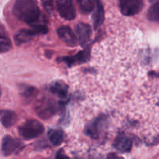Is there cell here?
Instances as JSON below:
<instances>
[{
  "label": "cell",
  "instance_id": "obj_1",
  "mask_svg": "<svg viewBox=\"0 0 159 159\" xmlns=\"http://www.w3.org/2000/svg\"><path fill=\"white\" fill-rule=\"evenodd\" d=\"M12 11L16 18L29 24L36 23L40 16L38 6L32 0H17Z\"/></svg>",
  "mask_w": 159,
  "mask_h": 159
},
{
  "label": "cell",
  "instance_id": "obj_2",
  "mask_svg": "<svg viewBox=\"0 0 159 159\" xmlns=\"http://www.w3.org/2000/svg\"><path fill=\"white\" fill-rule=\"evenodd\" d=\"M18 132L23 139L31 140L43 134L44 127L36 120H28L19 127Z\"/></svg>",
  "mask_w": 159,
  "mask_h": 159
},
{
  "label": "cell",
  "instance_id": "obj_3",
  "mask_svg": "<svg viewBox=\"0 0 159 159\" xmlns=\"http://www.w3.org/2000/svg\"><path fill=\"white\" fill-rule=\"evenodd\" d=\"M144 6L141 0H122L119 2V8L124 16H130L138 13Z\"/></svg>",
  "mask_w": 159,
  "mask_h": 159
},
{
  "label": "cell",
  "instance_id": "obj_4",
  "mask_svg": "<svg viewBox=\"0 0 159 159\" xmlns=\"http://www.w3.org/2000/svg\"><path fill=\"white\" fill-rule=\"evenodd\" d=\"M56 8L59 15L67 20H72L76 17L74 4L69 0H58L56 2Z\"/></svg>",
  "mask_w": 159,
  "mask_h": 159
},
{
  "label": "cell",
  "instance_id": "obj_5",
  "mask_svg": "<svg viewBox=\"0 0 159 159\" xmlns=\"http://www.w3.org/2000/svg\"><path fill=\"white\" fill-rule=\"evenodd\" d=\"M21 142L18 140L9 135H6L3 138L2 142V152L5 156H9L12 154L16 153L21 148Z\"/></svg>",
  "mask_w": 159,
  "mask_h": 159
},
{
  "label": "cell",
  "instance_id": "obj_6",
  "mask_svg": "<svg viewBox=\"0 0 159 159\" xmlns=\"http://www.w3.org/2000/svg\"><path fill=\"white\" fill-rule=\"evenodd\" d=\"M57 33L58 34L59 37L61 40L65 43L68 45V46L74 47L77 45L78 39L76 37L75 34L72 31V30L70 27L66 26H60L58 29L57 30Z\"/></svg>",
  "mask_w": 159,
  "mask_h": 159
},
{
  "label": "cell",
  "instance_id": "obj_7",
  "mask_svg": "<svg viewBox=\"0 0 159 159\" xmlns=\"http://www.w3.org/2000/svg\"><path fill=\"white\" fill-rule=\"evenodd\" d=\"M36 111L37 114H38V116L42 119H48L54 114L55 110H54V106L51 103V101L43 99L40 102L37 103Z\"/></svg>",
  "mask_w": 159,
  "mask_h": 159
},
{
  "label": "cell",
  "instance_id": "obj_8",
  "mask_svg": "<svg viewBox=\"0 0 159 159\" xmlns=\"http://www.w3.org/2000/svg\"><path fill=\"white\" fill-rule=\"evenodd\" d=\"M75 32L78 35V40L82 45H85L90 40L92 36L91 26L86 23H79L75 26Z\"/></svg>",
  "mask_w": 159,
  "mask_h": 159
},
{
  "label": "cell",
  "instance_id": "obj_9",
  "mask_svg": "<svg viewBox=\"0 0 159 159\" xmlns=\"http://www.w3.org/2000/svg\"><path fill=\"white\" fill-rule=\"evenodd\" d=\"M114 147L116 150L122 153H127L130 151L132 148V142L128 137L120 135L117 137L114 141Z\"/></svg>",
  "mask_w": 159,
  "mask_h": 159
},
{
  "label": "cell",
  "instance_id": "obj_10",
  "mask_svg": "<svg viewBox=\"0 0 159 159\" xmlns=\"http://www.w3.org/2000/svg\"><path fill=\"white\" fill-rule=\"evenodd\" d=\"M17 115L15 112L12 110H2L0 113V120L1 123L5 127H10L16 123Z\"/></svg>",
  "mask_w": 159,
  "mask_h": 159
},
{
  "label": "cell",
  "instance_id": "obj_11",
  "mask_svg": "<svg viewBox=\"0 0 159 159\" xmlns=\"http://www.w3.org/2000/svg\"><path fill=\"white\" fill-rule=\"evenodd\" d=\"M104 21V9L102 2L96 1V6L93 15V22L95 29L99 28Z\"/></svg>",
  "mask_w": 159,
  "mask_h": 159
},
{
  "label": "cell",
  "instance_id": "obj_12",
  "mask_svg": "<svg viewBox=\"0 0 159 159\" xmlns=\"http://www.w3.org/2000/svg\"><path fill=\"white\" fill-rule=\"evenodd\" d=\"M48 138L50 142L54 146H59L64 141V133L62 130L56 129L48 132Z\"/></svg>",
  "mask_w": 159,
  "mask_h": 159
},
{
  "label": "cell",
  "instance_id": "obj_13",
  "mask_svg": "<svg viewBox=\"0 0 159 159\" xmlns=\"http://www.w3.org/2000/svg\"><path fill=\"white\" fill-rule=\"evenodd\" d=\"M50 89L53 93L62 98L65 97L67 96V93H68V87L62 82H54L51 85Z\"/></svg>",
  "mask_w": 159,
  "mask_h": 159
},
{
  "label": "cell",
  "instance_id": "obj_14",
  "mask_svg": "<svg viewBox=\"0 0 159 159\" xmlns=\"http://www.w3.org/2000/svg\"><path fill=\"white\" fill-rule=\"evenodd\" d=\"M31 38H32V37L30 35L28 29H22L19 30L17 34H16L14 40L17 45H20L30 40Z\"/></svg>",
  "mask_w": 159,
  "mask_h": 159
},
{
  "label": "cell",
  "instance_id": "obj_15",
  "mask_svg": "<svg viewBox=\"0 0 159 159\" xmlns=\"http://www.w3.org/2000/svg\"><path fill=\"white\" fill-rule=\"evenodd\" d=\"M79 9L81 11L85 13H89V12L94 11L95 8L96 6V1H93V0H81L78 1Z\"/></svg>",
  "mask_w": 159,
  "mask_h": 159
},
{
  "label": "cell",
  "instance_id": "obj_16",
  "mask_svg": "<svg viewBox=\"0 0 159 159\" xmlns=\"http://www.w3.org/2000/svg\"><path fill=\"white\" fill-rule=\"evenodd\" d=\"M148 18L152 22L159 23V2H156L151 6L148 11Z\"/></svg>",
  "mask_w": 159,
  "mask_h": 159
},
{
  "label": "cell",
  "instance_id": "obj_17",
  "mask_svg": "<svg viewBox=\"0 0 159 159\" xmlns=\"http://www.w3.org/2000/svg\"><path fill=\"white\" fill-rule=\"evenodd\" d=\"M12 48V42L8 36L4 35L2 33L1 38H0V51L1 53H5L9 51Z\"/></svg>",
  "mask_w": 159,
  "mask_h": 159
},
{
  "label": "cell",
  "instance_id": "obj_18",
  "mask_svg": "<svg viewBox=\"0 0 159 159\" xmlns=\"http://www.w3.org/2000/svg\"><path fill=\"white\" fill-rule=\"evenodd\" d=\"M89 51H82V52H80L79 54H78L77 55L75 56V57H65L64 58V60L65 61V62H67V63H72L74 64L75 61V60H77L78 58H79V60H80V62L81 61H85L88 59V57H89Z\"/></svg>",
  "mask_w": 159,
  "mask_h": 159
},
{
  "label": "cell",
  "instance_id": "obj_19",
  "mask_svg": "<svg viewBox=\"0 0 159 159\" xmlns=\"http://www.w3.org/2000/svg\"><path fill=\"white\" fill-rule=\"evenodd\" d=\"M42 5L45 10L49 13L52 12L54 10V2L52 1H43L42 2Z\"/></svg>",
  "mask_w": 159,
  "mask_h": 159
},
{
  "label": "cell",
  "instance_id": "obj_20",
  "mask_svg": "<svg viewBox=\"0 0 159 159\" xmlns=\"http://www.w3.org/2000/svg\"><path fill=\"white\" fill-rule=\"evenodd\" d=\"M35 92L36 89L34 88H32V87H27V88L24 89V91L23 92V94L25 97L30 98L36 94Z\"/></svg>",
  "mask_w": 159,
  "mask_h": 159
},
{
  "label": "cell",
  "instance_id": "obj_21",
  "mask_svg": "<svg viewBox=\"0 0 159 159\" xmlns=\"http://www.w3.org/2000/svg\"><path fill=\"white\" fill-rule=\"evenodd\" d=\"M55 159H70L69 157L64 152L63 150H59L56 153Z\"/></svg>",
  "mask_w": 159,
  "mask_h": 159
},
{
  "label": "cell",
  "instance_id": "obj_22",
  "mask_svg": "<svg viewBox=\"0 0 159 159\" xmlns=\"http://www.w3.org/2000/svg\"><path fill=\"white\" fill-rule=\"evenodd\" d=\"M107 159H124V158L115 153H110L109 154L108 156H107Z\"/></svg>",
  "mask_w": 159,
  "mask_h": 159
}]
</instances>
